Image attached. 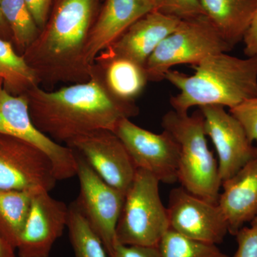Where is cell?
I'll return each instance as SVG.
<instances>
[{"instance_id": "6da1fadb", "label": "cell", "mask_w": 257, "mask_h": 257, "mask_svg": "<svg viewBox=\"0 0 257 257\" xmlns=\"http://www.w3.org/2000/svg\"><path fill=\"white\" fill-rule=\"evenodd\" d=\"M25 94L35 126L52 140L66 145L96 130L114 131L121 119L139 114L135 102L121 100L111 94L95 65L87 82L55 91L37 86Z\"/></svg>"}, {"instance_id": "7a4b0ae2", "label": "cell", "mask_w": 257, "mask_h": 257, "mask_svg": "<svg viewBox=\"0 0 257 257\" xmlns=\"http://www.w3.org/2000/svg\"><path fill=\"white\" fill-rule=\"evenodd\" d=\"M98 0H55L46 25L23 52L39 84L86 82L94 64L86 60V47L96 19Z\"/></svg>"}, {"instance_id": "3957f363", "label": "cell", "mask_w": 257, "mask_h": 257, "mask_svg": "<svg viewBox=\"0 0 257 257\" xmlns=\"http://www.w3.org/2000/svg\"><path fill=\"white\" fill-rule=\"evenodd\" d=\"M192 67V75L171 69L165 76L179 90L170 100L177 112L186 114L194 106L231 109L257 96V55L239 58L223 52Z\"/></svg>"}, {"instance_id": "277c9868", "label": "cell", "mask_w": 257, "mask_h": 257, "mask_svg": "<svg viewBox=\"0 0 257 257\" xmlns=\"http://www.w3.org/2000/svg\"><path fill=\"white\" fill-rule=\"evenodd\" d=\"M162 126L178 145L177 178L182 187L207 202L218 204L222 182L218 162L208 147L202 111L189 115L172 109L164 115Z\"/></svg>"}, {"instance_id": "5b68a950", "label": "cell", "mask_w": 257, "mask_h": 257, "mask_svg": "<svg viewBox=\"0 0 257 257\" xmlns=\"http://www.w3.org/2000/svg\"><path fill=\"white\" fill-rule=\"evenodd\" d=\"M160 184L150 172L137 169L116 225V241L158 247L170 229L167 207L161 199Z\"/></svg>"}, {"instance_id": "8992f818", "label": "cell", "mask_w": 257, "mask_h": 257, "mask_svg": "<svg viewBox=\"0 0 257 257\" xmlns=\"http://www.w3.org/2000/svg\"><path fill=\"white\" fill-rule=\"evenodd\" d=\"M206 15L181 20L145 64L149 82H160L172 67L195 65L216 54L233 50Z\"/></svg>"}, {"instance_id": "52a82bcc", "label": "cell", "mask_w": 257, "mask_h": 257, "mask_svg": "<svg viewBox=\"0 0 257 257\" xmlns=\"http://www.w3.org/2000/svg\"><path fill=\"white\" fill-rule=\"evenodd\" d=\"M0 134L23 140L43 152L53 166L57 181L77 176V161L73 150L40 131L32 121L26 94L13 95L5 89L1 81Z\"/></svg>"}, {"instance_id": "ba28073f", "label": "cell", "mask_w": 257, "mask_h": 257, "mask_svg": "<svg viewBox=\"0 0 257 257\" xmlns=\"http://www.w3.org/2000/svg\"><path fill=\"white\" fill-rule=\"evenodd\" d=\"M73 151L79 182V196L74 204L99 236L109 256L116 241V225L125 194L106 183L79 153Z\"/></svg>"}, {"instance_id": "9c48e42d", "label": "cell", "mask_w": 257, "mask_h": 257, "mask_svg": "<svg viewBox=\"0 0 257 257\" xmlns=\"http://www.w3.org/2000/svg\"><path fill=\"white\" fill-rule=\"evenodd\" d=\"M57 182L53 166L43 152L0 134V190L51 192Z\"/></svg>"}, {"instance_id": "30bf717a", "label": "cell", "mask_w": 257, "mask_h": 257, "mask_svg": "<svg viewBox=\"0 0 257 257\" xmlns=\"http://www.w3.org/2000/svg\"><path fill=\"white\" fill-rule=\"evenodd\" d=\"M113 132L124 144L137 169L150 172L160 183L178 182L179 147L170 133L165 130L152 133L128 118L121 119Z\"/></svg>"}, {"instance_id": "8fae6325", "label": "cell", "mask_w": 257, "mask_h": 257, "mask_svg": "<svg viewBox=\"0 0 257 257\" xmlns=\"http://www.w3.org/2000/svg\"><path fill=\"white\" fill-rule=\"evenodd\" d=\"M67 146L79 153L106 183L126 194L137 167L114 132L96 130L74 139Z\"/></svg>"}, {"instance_id": "7c38bea8", "label": "cell", "mask_w": 257, "mask_h": 257, "mask_svg": "<svg viewBox=\"0 0 257 257\" xmlns=\"http://www.w3.org/2000/svg\"><path fill=\"white\" fill-rule=\"evenodd\" d=\"M167 210L170 229L186 237L218 244L229 233L218 204L207 202L182 187L171 191Z\"/></svg>"}, {"instance_id": "4fadbf2b", "label": "cell", "mask_w": 257, "mask_h": 257, "mask_svg": "<svg viewBox=\"0 0 257 257\" xmlns=\"http://www.w3.org/2000/svg\"><path fill=\"white\" fill-rule=\"evenodd\" d=\"M206 135L214 144L221 182L231 178L257 157V147L250 141L242 125L224 107H201Z\"/></svg>"}, {"instance_id": "5bb4252c", "label": "cell", "mask_w": 257, "mask_h": 257, "mask_svg": "<svg viewBox=\"0 0 257 257\" xmlns=\"http://www.w3.org/2000/svg\"><path fill=\"white\" fill-rule=\"evenodd\" d=\"M69 206L50 192L34 194L26 224L16 249L19 257H49L55 241L67 228Z\"/></svg>"}, {"instance_id": "9a60e30c", "label": "cell", "mask_w": 257, "mask_h": 257, "mask_svg": "<svg viewBox=\"0 0 257 257\" xmlns=\"http://www.w3.org/2000/svg\"><path fill=\"white\" fill-rule=\"evenodd\" d=\"M181 20L152 10L133 23L97 57H123L145 66L161 42L175 31Z\"/></svg>"}, {"instance_id": "2e32d148", "label": "cell", "mask_w": 257, "mask_h": 257, "mask_svg": "<svg viewBox=\"0 0 257 257\" xmlns=\"http://www.w3.org/2000/svg\"><path fill=\"white\" fill-rule=\"evenodd\" d=\"M153 10L151 0H105L88 38V63L94 65L101 52L114 43L137 20Z\"/></svg>"}, {"instance_id": "e0dca14e", "label": "cell", "mask_w": 257, "mask_h": 257, "mask_svg": "<svg viewBox=\"0 0 257 257\" xmlns=\"http://www.w3.org/2000/svg\"><path fill=\"white\" fill-rule=\"evenodd\" d=\"M219 206L229 227L236 235L246 223L257 215V157L221 184Z\"/></svg>"}, {"instance_id": "ac0fdd59", "label": "cell", "mask_w": 257, "mask_h": 257, "mask_svg": "<svg viewBox=\"0 0 257 257\" xmlns=\"http://www.w3.org/2000/svg\"><path fill=\"white\" fill-rule=\"evenodd\" d=\"M204 15L234 48L242 42L257 10V0H200Z\"/></svg>"}, {"instance_id": "d6986e66", "label": "cell", "mask_w": 257, "mask_h": 257, "mask_svg": "<svg viewBox=\"0 0 257 257\" xmlns=\"http://www.w3.org/2000/svg\"><path fill=\"white\" fill-rule=\"evenodd\" d=\"M94 65L111 94L122 101L135 102L149 82L145 66L128 59L97 57Z\"/></svg>"}, {"instance_id": "ffe728a7", "label": "cell", "mask_w": 257, "mask_h": 257, "mask_svg": "<svg viewBox=\"0 0 257 257\" xmlns=\"http://www.w3.org/2000/svg\"><path fill=\"white\" fill-rule=\"evenodd\" d=\"M36 192L0 190V234L15 249L28 219L32 197Z\"/></svg>"}, {"instance_id": "44dd1931", "label": "cell", "mask_w": 257, "mask_h": 257, "mask_svg": "<svg viewBox=\"0 0 257 257\" xmlns=\"http://www.w3.org/2000/svg\"><path fill=\"white\" fill-rule=\"evenodd\" d=\"M0 81L3 87L15 96L26 94L40 86L33 69L23 56L15 50L10 41L0 37Z\"/></svg>"}, {"instance_id": "7402d4cb", "label": "cell", "mask_w": 257, "mask_h": 257, "mask_svg": "<svg viewBox=\"0 0 257 257\" xmlns=\"http://www.w3.org/2000/svg\"><path fill=\"white\" fill-rule=\"evenodd\" d=\"M0 9L18 53L23 55L40 34L25 0H0Z\"/></svg>"}, {"instance_id": "603a6c76", "label": "cell", "mask_w": 257, "mask_h": 257, "mask_svg": "<svg viewBox=\"0 0 257 257\" xmlns=\"http://www.w3.org/2000/svg\"><path fill=\"white\" fill-rule=\"evenodd\" d=\"M67 228L74 257H109L99 236L74 202L69 206Z\"/></svg>"}, {"instance_id": "cb8c5ba5", "label": "cell", "mask_w": 257, "mask_h": 257, "mask_svg": "<svg viewBox=\"0 0 257 257\" xmlns=\"http://www.w3.org/2000/svg\"><path fill=\"white\" fill-rule=\"evenodd\" d=\"M162 257H230L216 244L186 237L169 229L158 245Z\"/></svg>"}, {"instance_id": "d4e9b609", "label": "cell", "mask_w": 257, "mask_h": 257, "mask_svg": "<svg viewBox=\"0 0 257 257\" xmlns=\"http://www.w3.org/2000/svg\"><path fill=\"white\" fill-rule=\"evenodd\" d=\"M154 10L180 20L204 15L200 0H152Z\"/></svg>"}, {"instance_id": "484cf974", "label": "cell", "mask_w": 257, "mask_h": 257, "mask_svg": "<svg viewBox=\"0 0 257 257\" xmlns=\"http://www.w3.org/2000/svg\"><path fill=\"white\" fill-rule=\"evenodd\" d=\"M229 112L242 125L250 141L257 143V96L229 109Z\"/></svg>"}, {"instance_id": "4316f807", "label": "cell", "mask_w": 257, "mask_h": 257, "mask_svg": "<svg viewBox=\"0 0 257 257\" xmlns=\"http://www.w3.org/2000/svg\"><path fill=\"white\" fill-rule=\"evenodd\" d=\"M238 247L233 257H257V228L243 226L236 235Z\"/></svg>"}, {"instance_id": "83f0119b", "label": "cell", "mask_w": 257, "mask_h": 257, "mask_svg": "<svg viewBox=\"0 0 257 257\" xmlns=\"http://www.w3.org/2000/svg\"><path fill=\"white\" fill-rule=\"evenodd\" d=\"M109 257H162L157 246L125 245L115 241Z\"/></svg>"}, {"instance_id": "f1b7e54d", "label": "cell", "mask_w": 257, "mask_h": 257, "mask_svg": "<svg viewBox=\"0 0 257 257\" xmlns=\"http://www.w3.org/2000/svg\"><path fill=\"white\" fill-rule=\"evenodd\" d=\"M28 9L40 31L46 25L53 0H25Z\"/></svg>"}, {"instance_id": "f546056e", "label": "cell", "mask_w": 257, "mask_h": 257, "mask_svg": "<svg viewBox=\"0 0 257 257\" xmlns=\"http://www.w3.org/2000/svg\"><path fill=\"white\" fill-rule=\"evenodd\" d=\"M242 42L244 44L243 53L246 57L257 55V10L245 32Z\"/></svg>"}, {"instance_id": "4dcf8cb0", "label": "cell", "mask_w": 257, "mask_h": 257, "mask_svg": "<svg viewBox=\"0 0 257 257\" xmlns=\"http://www.w3.org/2000/svg\"><path fill=\"white\" fill-rule=\"evenodd\" d=\"M15 248L0 234V257H15Z\"/></svg>"}, {"instance_id": "1f68e13d", "label": "cell", "mask_w": 257, "mask_h": 257, "mask_svg": "<svg viewBox=\"0 0 257 257\" xmlns=\"http://www.w3.org/2000/svg\"><path fill=\"white\" fill-rule=\"evenodd\" d=\"M0 37L3 40H8V41H9V40L13 41L11 31H10L8 24L3 18L1 9H0Z\"/></svg>"}, {"instance_id": "d6a6232c", "label": "cell", "mask_w": 257, "mask_h": 257, "mask_svg": "<svg viewBox=\"0 0 257 257\" xmlns=\"http://www.w3.org/2000/svg\"><path fill=\"white\" fill-rule=\"evenodd\" d=\"M251 225H252V226L257 228V215L255 216L254 219H253V220L251 221Z\"/></svg>"}, {"instance_id": "836d02e7", "label": "cell", "mask_w": 257, "mask_h": 257, "mask_svg": "<svg viewBox=\"0 0 257 257\" xmlns=\"http://www.w3.org/2000/svg\"><path fill=\"white\" fill-rule=\"evenodd\" d=\"M151 1H152V0H151Z\"/></svg>"}]
</instances>
